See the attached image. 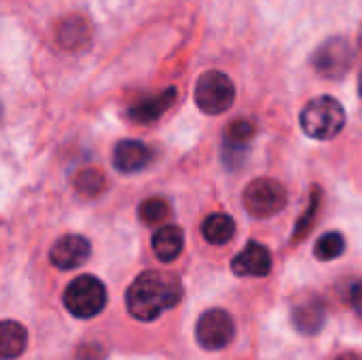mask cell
<instances>
[{"label": "cell", "mask_w": 362, "mask_h": 360, "mask_svg": "<svg viewBox=\"0 0 362 360\" xmlns=\"http://www.w3.org/2000/svg\"><path fill=\"white\" fill-rule=\"evenodd\" d=\"M176 98H178V89L176 87H168L161 93H157V95H148L144 100H138L136 104L129 106L127 119L132 123H138V125L153 123L159 117H163V112L176 102Z\"/></svg>", "instance_id": "cell-11"}, {"label": "cell", "mask_w": 362, "mask_h": 360, "mask_svg": "<svg viewBox=\"0 0 362 360\" xmlns=\"http://www.w3.org/2000/svg\"><path fill=\"white\" fill-rule=\"evenodd\" d=\"M106 301H108L106 286L102 284L100 278L91 274H83L74 278L64 291V308L74 318L81 320H89L98 316L106 308Z\"/></svg>", "instance_id": "cell-3"}, {"label": "cell", "mask_w": 362, "mask_h": 360, "mask_svg": "<svg viewBox=\"0 0 362 360\" xmlns=\"http://www.w3.org/2000/svg\"><path fill=\"white\" fill-rule=\"evenodd\" d=\"M354 62V51L346 38H329L325 40L312 55V66L318 74L327 79H341Z\"/></svg>", "instance_id": "cell-7"}, {"label": "cell", "mask_w": 362, "mask_h": 360, "mask_svg": "<svg viewBox=\"0 0 362 360\" xmlns=\"http://www.w3.org/2000/svg\"><path fill=\"white\" fill-rule=\"evenodd\" d=\"M202 236L208 244L223 246L235 236V223L229 214L225 212H214L204 219L202 223Z\"/></svg>", "instance_id": "cell-15"}, {"label": "cell", "mask_w": 362, "mask_h": 360, "mask_svg": "<svg viewBox=\"0 0 362 360\" xmlns=\"http://www.w3.org/2000/svg\"><path fill=\"white\" fill-rule=\"evenodd\" d=\"M91 255V244L85 236H76V233H70V236H64L59 238L51 250H49V261L53 267L57 269H76L81 267Z\"/></svg>", "instance_id": "cell-8"}, {"label": "cell", "mask_w": 362, "mask_h": 360, "mask_svg": "<svg viewBox=\"0 0 362 360\" xmlns=\"http://www.w3.org/2000/svg\"><path fill=\"white\" fill-rule=\"evenodd\" d=\"M28 331L17 320L0 323V360H15L25 352Z\"/></svg>", "instance_id": "cell-14"}, {"label": "cell", "mask_w": 362, "mask_h": 360, "mask_svg": "<svg viewBox=\"0 0 362 360\" xmlns=\"http://www.w3.org/2000/svg\"><path fill=\"white\" fill-rule=\"evenodd\" d=\"M255 134H257V125L252 121H248V119H235L225 129V146L246 149V144L255 138Z\"/></svg>", "instance_id": "cell-20"}, {"label": "cell", "mask_w": 362, "mask_h": 360, "mask_svg": "<svg viewBox=\"0 0 362 360\" xmlns=\"http://www.w3.org/2000/svg\"><path fill=\"white\" fill-rule=\"evenodd\" d=\"M346 250V238L339 231H329L325 236L318 238L316 246H314V257L318 261H335L344 255Z\"/></svg>", "instance_id": "cell-17"}, {"label": "cell", "mask_w": 362, "mask_h": 360, "mask_svg": "<svg viewBox=\"0 0 362 360\" xmlns=\"http://www.w3.org/2000/svg\"><path fill=\"white\" fill-rule=\"evenodd\" d=\"M182 299V282L176 274L144 272L125 293L127 312L142 323L157 320L163 312L176 308Z\"/></svg>", "instance_id": "cell-1"}, {"label": "cell", "mask_w": 362, "mask_h": 360, "mask_svg": "<svg viewBox=\"0 0 362 360\" xmlns=\"http://www.w3.org/2000/svg\"><path fill=\"white\" fill-rule=\"evenodd\" d=\"M335 360H362L361 352H346V354H339Z\"/></svg>", "instance_id": "cell-24"}, {"label": "cell", "mask_w": 362, "mask_h": 360, "mask_svg": "<svg viewBox=\"0 0 362 360\" xmlns=\"http://www.w3.org/2000/svg\"><path fill=\"white\" fill-rule=\"evenodd\" d=\"M346 125V110L339 100L320 95L310 100L301 110V129L314 140H331Z\"/></svg>", "instance_id": "cell-2"}, {"label": "cell", "mask_w": 362, "mask_h": 360, "mask_svg": "<svg viewBox=\"0 0 362 360\" xmlns=\"http://www.w3.org/2000/svg\"><path fill=\"white\" fill-rule=\"evenodd\" d=\"M0 119H2V104H0Z\"/></svg>", "instance_id": "cell-27"}, {"label": "cell", "mask_w": 362, "mask_h": 360, "mask_svg": "<svg viewBox=\"0 0 362 360\" xmlns=\"http://www.w3.org/2000/svg\"><path fill=\"white\" fill-rule=\"evenodd\" d=\"M288 202L286 189L274 178H255L246 185L242 204L246 212L255 219H269L284 210Z\"/></svg>", "instance_id": "cell-5"}, {"label": "cell", "mask_w": 362, "mask_h": 360, "mask_svg": "<svg viewBox=\"0 0 362 360\" xmlns=\"http://www.w3.org/2000/svg\"><path fill=\"white\" fill-rule=\"evenodd\" d=\"M348 301H350V306H352V310L358 314L362 318V280L358 282H354L352 286H350V293H348Z\"/></svg>", "instance_id": "cell-23"}, {"label": "cell", "mask_w": 362, "mask_h": 360, "mask_svg": "<svg viewBox=\"0 0 362 360\" xmlns=\"http://www.w3.org/2000/svg\"><path fill=\"white\" fill-rule=\"evenodd\" d=\"M153 159V151L140 140H121L115 146L112 163L123 174H136L144 170Z\"/></svg>", "instance_id": "cell-12"}, {"label": "cell", "mask_w": 362, "mask_h": 360, "mask_svg": "<svg viewBox=\"0 0 362 360\" xmlns=\"http://www.w3.org/2000/svg\"><path fill=\"white\" fill-rule=\"evenodd\" d=\"M231 269L240 278H265L272 272V252L259 242H248L233 257Z\"/></svg>", "instance_id": "cell-9"}, {"label": "cell", "mask_w": 362, "mask_h": 360, "mask_svg": "<svg viewBox=\"0 0 362 360\" xmlns=\"http://www.w3.org/2000/svg\"><path fill=\"white\" fill-rule=\"evenodd\" d=\"M74 187L85 197H98L106 189V176L95 168H87L74 176Z\"/></svg>", "instance_id": "cell-19"}, {"label": "cell", "mask_w": 362, "mask_h": 360, "mask_svg": "<svg viewBox=\"0 0 362 360\" xmlns=\"http://www.w3.org/2000/svg\"><path fill=\"white\" fill-rule=\"evenodd\" d=\"M195 337L204 350L210 352L225 350L235 337V323L229 312L221 308H212L199 316L195 325Z\"/></svg>", "instance_id": "cell-6"}, {"label": "cell", "mask_w": 362, "mask_h": 360, "mask_svg": "<svg viewBox=\"0 0 362 360\" xmlns=\"http://www.w3.org/2000/svg\"><path fill=\"white\" fill-rule=\"evenodd\" d=\"M291 318H293L295 329L301 335H316L327 323V306H325L322 297L308 295L293 306Z\"/></svg>", "instance_id": "cell-10"}, {"label": "cell", "mask_w": 362, "mask_h": 360, "mask_svg": "<svg viewBox=\"0 0 362 360\" xmlns=\"http://www.w3.org/2000/svg\"><path fill=\"white\" fill-rule=\"evenodd\" d=\"M320 202H322V189H320V187H312L308 210H305V214L297 221L295 231H293V236H291V242H293V244L301 242V240L310 233V229H312V225H314V221H316V214H318V210H320Z\"/></svg>", "instance_id": "cell-18"}, {"label": "cell", "mask_w": 362, "mask_h": 360, "mask_svg": "<svg viewBox=\"0 0 362 360\" xmlns=\"http://www.w3.org/2000/svg\"><path fill=\"white\" fill-rule=\"evenodd\" d=\"M138 216L144 225L153 227L163 223L170 216V204L163 197H148L140 204L138 208Z\"/></svg>", "instance_id": "cell-21"}, {"label": "cell", "mask_w": 362, "mask_h": 360, "mask_svg": "<svg viewBox=\"0 0 362 360\" xmlns=\"http://www.w3.org/2000/svg\"><path fill=\"white\" fill-rule=\"evenodd\" d=\"M57 40L64 49L76 51L89 42V25L83 17H68L57 30Z\"/></svg>", "instance_id": "cell-16"}, {"label": "cell", "mask_w": 362, "mask_h": 360, "mask_svg": "<svg viewBox=\"0 0 362 360\" xmlns=\"http://www.w3.org/2000/svg\"><path fill=\"white\" fill-rule=\"evenodd\" d=\"M358 45H361V49H362V28H361V32H358Z\"/></svg>", "instance_id": "cell-26"}, {"label": "cell", "mask_w": 362, "mask_h": 360, "mask_svg": "<svg viewBox=\"0 0 362 360\" xmlns=\"http://www.w3.org/2000/svg\"><path fill=\"white\" fill-rule=\"evenodd\" d=\"M74 360H106V348L100 342H85L78 346Z\"/></svg>", "instance_id": "cell-22"}, {"label": "cell", "mask_w": 362, "mask_h": 360, "mask_svg": "<svg viewBox=\"0 0 362 360\" xmlns=\"http://www.w3.org/2000/svg\"><path fill=\"white\" fill-rule=\"evenodd\" d=\"M358 93H361V98H362V70H361V74H358Z\"/></svg>", "instance_id": "cell-25"}, {"label": "cell", "mask_w": 362, "mask_h": 360, "mask_svg": "<svg viewBox=\"0 0 362 360\" xmlns=\"http://www.w3.org/2000/svg\"><path fill=\"white\" fill-rule=\"evenodd\" d=\"M151 246H153V252L159 261L172 263L180 257V252L185 248V233L176 225H163L161 229H157L153 233Z\"/></svg>", "instance_id": "cell-13"}, {"label": "cell", "mask_w": 362, "mask_h": 360, "mask_svg": "<svg viewBox=\"0 0 362 360\" xmlns=\"http://www.w3.org/2000/svg\"><path fill=\"white\" fill-rule=\"evenodd\" d=\"M235 85L221 70H208L197 79L195 104L206 115H223L233 106Z\"/></svg>", "instance_id": "cell-4"}]
</instances>
